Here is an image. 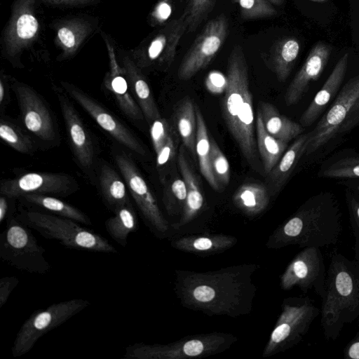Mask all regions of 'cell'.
I'll return each instance as SVG.
<instances>
[{
  "label": "cell",
  "instance_id": "41",
  "mask_svg": "<svg viewBox=\"0 0 359 359\" xmlns=\"http://www.w3.org/2000/svg\"><path fill=\"white\" fill-rule=\"evenodd\" d=\"M336 286L339 293L343 296H348L353 289V283L349 275L346 272L339 273L336 278Z\"/></svg>",
  "mask_w": 359,
  "mask_h": 359
},
{
  "label": "cell",
  "instance_id": "28",
  "mask_svg": "<svg viewBox=\"0 0 359 359\" xmlns=\"http://www.w3.org/2000/svg\"><path fill=\"white\" fill-rule=\"evenodd\" d=\"M110 237L122 247H126L129 235L138 227L137 218L131 203L121 207L104 222Z\"/></svg>",
  "mask_w": 359,
  "mask_h": 359
},
{
  "label": "cell",
  "instance_id": "24",
  "mask_svg": "<svg viewBox=\"0 0 359 359\" xmlns=\"http://www.w3.org/2000/svg\"><path fill=\"white\" fill-rule=\"evenodd\" d=\"M233 236L224 234L188 236L172 241V245L191 253H217L231 248L236 243Z\"/></svg>",
  "mask_w": 359,
  "mask_h": 359
},
{
  "label": "cell",
  "instance_id": "18",
  "mask_svg": "<svg viewBox=\"0 0 359 359\" xmlns=\"http://www.w3.org/2000/svg\"><path fill=\"white\" fill-rule=\"evenodd\" d=\"M310 132L296 137L286 149L276 166L268 174L270 189L275 194L280 190L303 154H305L310 138Z\"/></svg>",
  "mask_w": 359,
  "mask_h": 359
},
{
  "label": "cell",
  "instance_id": "49",
  "mask_svg": "<svg viewBox=\"0 0 359 359\" xmlns=\"http://www.w3.org/2000/svg\"><path fill=\"white\" fill-rule=\"evenodd\" d=\"M270 3L276 5H280L283 4L284 0H268Z\"/></svg>",
  "mask_w": 359,
  "mask_h": 359
},
{
  "label": "cell",
  "instance_id": "6",
  "mask_svg": "<svg viewBox=\"0 0 359 359\" xmlns=\"http://www.w3.org/2000/svg\"><path fill=\"white\" fill-rule=\"evenodd\" d=\"M84 299H72L34 311L22 325L14 339L11 353L15 358L29 352L45 334L62 325L90 305Z\"/></svg>",
  "mask_w": 359,
  "mask_h": 359
},
{
  "label": "cell",
  "instance_id": "1",
  "mask_svg": "<svg viewBox=\"0 0 359 359\" xmlns=\"http://www.w3.org/2000/svg\"><path fill=\"white\" fill-rule=\"evenodd\" d=\"M254 270L242 266L207 273L179 271L177 292L186 306L209 314L239 315L255 293L250 278Z\"/></svg>",
  "mask_w": 359,
  "mask_h": 359
},
{
  "label": "cell",
  "instance_id": "50",
  "mask_svg": "<svg viewBox=\"0 0 359 359\" xmlns=\"http://www.w3.org/2000/svg\"><path fill=\"white\" fill-rule=\"evenodd\" d=\"M311 1H313L315 2H325V1H327V0H311Z\"/></svg>",
  "mask_w": 359,
  "mask_h": 359
},
{
  "label": "cell",
  "instance_id": "15",
  "mask_svg": "<svg viewBox=\"0 0 359 359\" xmlns=\"http://www.w3.org/2000/svg\"><path fill=\"white\" fill-rule=\"evenodd\" d=\"M348 64V53H344L337 61L332 72L317 93L310 104L302 114L299 122L303 127L312 125L325 111L339 93Z\"/></svg>",
  "mask_w": 359,
  "mask_h": 359
},
{
  "label": "cell",
  "instance_id": "40",
  "mask_svg": "<svg viewBox=\"0 0 359 359\" xmlns=\"http://www.w3.org/2000/svg\"><path fill=\"white\" fill-rule=\"evenodd\" d=\"M18 283L19 279L15 276H4L0 279V309L6 304Z\"/></svg>",
  "mask_w": 359,
  "mask_h": 359
},
{
  "label": "cell",
  "instance_id": "11",
  "mask_svg": "<svg viewBox=\"0 0 359 359\" xmlns=\"http://www.w3.org/2000/svg\"><path fill=\"white\" fill-rule=\"evenodd\" d=\"M12 88L18 102L22 121L27 130L43 142H57L58 131L44 99L24 83H15Z\"/></svg>",
  "mask_w": 359,
  "mask_h": 359
},
{
  "label": "cell",
  "instance_id": "32",
  "mask_svg": "<svg viewBox=\"0 0 359 359\" xmlns=\"http://www.w3.org/2000/svg\"><path fill=\"white\" fill-rule=\"evenodd\" d=\"M163 203L170 215L182 212L186 198L187 187L183 179L173 177L163 183Z\"/></svg>",
  "mask_w": 359,
  "mask_h": 359
},
{
  "label": "cell",
  "instance_id": "14",
  "mask_svg": "<svg viewBox=\"0 0 359 359\" xmlns=\"http://www.w3.org/2000/svg\"><path fill=\"white\" fill-rule=\"evenodd\" d=\"M331 52V46L326 43L319 41L314 44L286 90L285 102L287 106L298 102L310 83L318 79L327 64Z\"/></svg>",
  "mask_w": 359,
  "mask_h": 359
},
{
  "label": "cell",
  "instance_id": "23",
  "mask_svg": "<svg viewBox=\"0 0 359 359\" xmlns=\"http://www.w3.org/2000/svg\"><path fill=\"white\" fill-rule=\"evenodd\" d=\"M255 133L257 151L264 171L268 175L286 151L287 142L276 139L267 132L258 111L255 120Z\"/></svg>",
  "mask_w": 359,
  "mask_h": 359
},
{
  "label": "cell",
  "instance_id": "21",
  "mask_svg": "<svg viewBox=\"0 0 359 359\" xmlns=\"http://www.w3.org/2000/svg\"><path fill=\"white\" fill-rule=\"evenodd\" d=\"M123 177L104 163L100 165L99 183L101 194L107 207L114 212L130 203Z\"/></svg>",
  "mask_w": 359,
  "mask_h": 359
},
{
  "label": "cell",
  "instance_id": "51",
  "mask_svg": "<svg viewBox=\"0 0 359 359\" xmlns=\"http://www.w3.org/2000/svg\"><path fill=\"white\" fill-rule=\"evenodd\" d=\"M357 214H358V216L359 217V204L357 206Z\"/></svg>",
  "mask_w": 359,
  "mask_h": 359
},
{
  "label": "cell",
  "instance_id": "26",
  "mask_svg": "<svg viewBox=\"0 0 359 359\" xmlns=\"http://www.w3.org/2000/svg\"><path fill=\"white\" fill-rule=\"evenodd\" d=\"M234 205L249 215L261 213L268 206L269 194L262 184L248 182L241 185L233 196Z\"/></svg>",
  "mask_w": 359,
  "mask_h": 359
},
{
  "label": "cell",
  "instance_id": "3",
  "mask_svg": "<svg viewBox=\"0 0 359 359\" xmlns=\"http://www.w3.org/2000/svg\"><path fill=\"white\" fill-rule=\"evenodd\" d=\"M16 217L43 238L56 240L65 248L94 252L117 253V250L107 238L72 219L41 210L22 209Z\"/></svg>",
  "mask_w": 359,
  "mask_h": 359
},
{
  "label": "cell",
  "instance_id": "16",
  "mask_svg": "<svg viewBox=\"0 0 359 359\" xmlns=\"http://www.w3.org/2000/svg\"><path fill=\"white\" fill-rule=\"evenodd\" d=\"M184 146L177 154V163L182 177L187 187V198L180 220L172 225L179 229L192 221L203 206L204 197L197 176L191 168L187 157Z\"/></svg>",
  "mask_w": 359,
  "mask_h": 359
},
{
  "label": "cell",
  "instance_id": "20",
  "mask_svg": "<svg viewBox=\"0 0 359 359\" xmlns=\"http://www.w3.org/2000/svg\"><path fill=\"white\" fill-rule=\"evenodd\" d=\"M299 50V42L294 37L283 38L273 45L266 63L280 81H285L290 74Z\"/></svg>",
  "mask_w": 359,
  "mask_h": 359
},
{
  "label": "cell",
  "instance_id": "29",
  "mask_svg": "<svg viewBox=\"0 0 359 359\" xmlns=\"http://www.w3.org/2000/svg\"><path fill=\"white\" fill-rule=\"evenodd\" d=\"M196 113L197 118L196 153L200 171L210 186L215 191H219L212 170L210 137L208 135L205 119L198 106H196Z\"/></svg>",
  "mask_w": 359,
  "mask_h": 359
},
{
  "label": "cell",
  "instance_id": "35",
  "mask_svg": "<svg viewBox=\"0 0 359 359\" xmlns=\"http://www.w3.org/2000/svg\"><path fill=\"white\" fill-rule=\"evenodd\" d=\"M216 0H189L184 10L187 31L193 32L206 19L215 6Z\"/></svg>",
  "mask_w": 359,
  "mask_h": 359
},
{
  "label": "cell",
  "instance_id": "38",
  "mask_svg": "<svg viewBox=\"0 0 359 359\" xmlns=\"http://www.w3.org/2000/svg\"><path fill=\"white\" fill-rule=\"evenodd\" d=\"M173 130L168 121L159 118L154 121L150 125V135L154 150L156 154L165 144Z\"/></svg>",
  "mask_w": 359,
  "mask_h": 359
},
{
  "label": "cell",
  "instance_id": "44",
  "mask_svg": "<svg viewBox=\"0 0 359 359\" xmlns=\"http://www.w3.org/2000/svg\"><path fill=\"white\" fill-rule=\"evenodd\" d=\"M60 41L67 48H72L75 44V36L73 32L67 27H62L58 31Z\"/></svg>",
  "mask_w": 359,
  "mask_h": 359
},
{
  "label": "cell",
  "instance_id": "48",
  "mask_svg": "<svg viewBox=\"0 0 359 359\" xmlns=\"http://www.w3.org/2000/svg\"><path fill=\"white\" fill-rule=\"evenodd\" d=\"M348 354L353 359H359V342H356L351 346Z\"/></svg>",
  "mask_w": 359,
  "mask_h": 359
},
{
  "label": "cell",
  "instance_id": "39",
  "mask_svg": "<svg viewBox=\"0 0 359 359\" xmlns=\"http://www.w3.org/2000/svg\"><path fill=\"white\" fill-rule=\"evenodd\" d=\"M17 34L24 39L32 38L39 27L37 20L30 14L22 15L17 21Z\"/></svg>",
  "mask_w": 359,
  "mask_h": 359
},
{
  "label": "cell",
  "instance_id": "46",
  "mask_svg": "<svg viewBox=\"0 0 359 359\" xmlns=\"http://www.w3.org/2000/svg\"><path fill=\"white\" fill-rule=\"evenodd\" d=\"M172 7L170 4L167 1H163L157 7V18L160 20H165L170 15Z\"/></svg>",
  "mask_w": 359,
  "mask_h": 359
},
{
  "label": "cell",
  "instance_id": "9",
  "mask_svg": "<svg viewBox=\"0 0 359 359\" xmlns=\"http://www.w3.org/2000/svg\"><path fill=\"white\" fill-rule=\"evenodd\" d=\"M79 189V184L71 175L63 172H28L13 179L1 181V195L11 199L28 194L68 196Z\"/></svg>",
  "mask_w": 359,
  "mask_h": 359
},
{
  "label": "cell",
  "instance_id": "42",
  "mask_svg": "<svg viewBox=\"0 0 359 359\" xmlns=\"http://www.w3.org/2000/svg\"><path fill=\"white\" fill-rule=\"evenodd\" d=\"M359 123V97L355 101L339 132H346Z\"/></svg>",
  "mask_w": 359,
  "mask_h": 359
},
{
  "label": "cell",
  "instance_id": "17",
  "mask_svg": "<svg viewBox=\"0 0 359 359\" xmlns=\"http://www.w3.org/2000/svg\"><path fill=\"white\" fill-rule=\"evenodd\" d=\"M187 30L186 13L168 23L162 32L150 43L148 57L151 60L161 57L162 62L170 65L176 54L177 45Z\"/></svg>",
  "mask_w": 359,
  "mask_h": 359
},
{
  "label": "cell",
  "instance_id": "7",
  "mask_svg": "<svg viewBox=\"0 0 359 359\" xmlns=\"http://www.w3.org/2000/svg\"><path fill=\"white\" fill-rule=\"evenodd\" d=\"M114 159L146 224L157 234L165 233L169 228L168 222L132 158L124 151H117L114 153Z\"/></svg>",
  "mask_w": 359,
  "mask_h": 359
},
{
  "label": "cell",
  "instance_id": "43",
  "mask_svg": "<svg viewBox=\"0 0 359 359\" xmlns=\"http://www.w3.org/2000/svg\"><path fill=\"white\" fill-rule=\"evenodd\" d=\"M303 222L301 218L296 217L290 219L283 227V233L290 237L298 236L302 229Z\"/></svg>",
  "mask_w": 359,
  "mask_h": 359
},
{
  "label": "cell",
  "instance_id": "5",
  "mask_svg": "<svg viewBox=\"0 0 359 359\" xmlns=\"http://www.w3.org/2000/svg\"><path fill=\"white\" fill-rule=\"evenodd\" d=\"M233 336L211 333L184 338L168 344L135 343L125 348L124 359H182L203 357L223 351Z\"/></svg>",
  "mask_w": 359,
  "mask_h": 359
},
{
  "label": "cell",
  "instance_id": "8",
  "mask_svg": "<svg viewBox=\"0 0 359 359\" xmlns=\"http://www.w3.org/2000/svg\"><path fill=\"white\" fill-rule=\"evenodd\" d=\"M229 21L220 14L205 25L184 55L177 71L180 80H189L216 56L228 35Z\"/></svg>",
  "mask_w": 359,
  "mask_h": 359
},
{
  "label": "cell",
  "instance_id": "4",
  "mask_svg": "<svg viewBox=\"0 0 359 359\" xmlns=\"http://www.w3.org/2000/svg\"><path fill=\"white\" fill-rule=\"evenodd\" d=\"M31 230L16 216L8 217L0 234V259L18 270L43 275L51 265Z\"/></svg>",
  "mask_w": 359,
  "mask_h": 359
},
{
  "label": "cell",
  "instance_id": "47",
  "mask_svg": "<svg viewBox=\"0 0 359 359\" xmlns=\"http://www.w3.org/2000/svg\"><path fill=\"white\" fill-rule=\"evenodd\" d=\"M9 91L6 86V83H4L2 80L0 81V105L1 109L6 107V105L8 103Z\"/></svg>",
  "mask_w": 359,
  "mask_h": 359
},
{
  "label": "cell",
  "instance_id": "34",
  "mask_svg": "<svg viewBox=\"0 0 359 359\" xmlns=\"http://www.w3.org/2000/svg\"><path fill=\"white\" fill-rule=\"evenodd\" d=\"M211 165L213 175L222 191L229 184L230 180V168L229 161L221 151L214 139L210 138Z\"/></svg>",
  "mask_w": 359,
  "mask_h": 359
},
{
  "label": "cell",
  "instance_id": "45",
  "mask_svg": "<svg viewBox=\"0 0 359 359\" xmlns=\"http://www.w3.org/2000/svg\"><path fill=\"white\" fill-rule=\"evenodd\" d=\"M8 198L1 195L0 197V224L6 221L8 217L12 216L9 212Z\"/></svg>",
  "mask_w": 359,
  "mask_h": 359
},
{
  "label": "cell",
  "instance_id": "36",
  "mask_svg": "<svg viewBox=\"0 0 359 359\" xmlns=\"http://www.w3.org/2000/svg\"><path fill=\"white\" fill-rule=\"evenodd\" d=\"M237 4L241 15L244 19L269 18L277 13L275 8L268 0H231Z\"/></svg>",
  "mask_w": 359,
  "mask_h": 359
},
{
  "label": "cell",
  "instance_id": "37",
  "mask_svg": "<svg viewBox=\"0 0 359 359\" xmlns=\"http://www.w3.org/2000/svg\"><path fill=\"white\" fill-rule=\"evenodd\" d=\"M173 132H172L165 144L156 154V168L162 183L167 179V169L177 154V143Z\"/></svg>",
  "mask_w": 359,
  "mask_h": 359
},
{
  "label": "cell",
  "instance_id": "10",
  "mask_svg": "<svg viewBox=\"0 0 359 359\" xmlns=\"http://www.w3.org/2000/svg\"><path fill=\"white\" fill-rule=\"evenodd\" d=\"M359 97V73L339 91L330 109L310 132L305 154H311L326 144L338 133Z\"/></svg>",
  "mask_w": 359,
  "mask_h": 359
},
{
  "label": "cell",
  "instance_id": "2",
  "mask_svg": "<svg viewBox=\"0 0 359 359\" xmlns=\"http://www.w3.org/2000/svg\"><path fill=\"white\" fill-rule=\"evenodd\" d=\"M222 111L226 127L243 156L254 169L257 170L259 163L248 65L245 54L238 46L232 49L228 58Z\"/></svg>",
  "mask_w": 359,
  "mask_h": 359
},
{
  "label": "cell",
  "instance_id": "13",
  "mask_svg": "<svg viewBox=\"0 0 359 359\" xmlns=\"http://www.w3.org/2000/svg\"><path fill=\"white\" fill-rule=\"evenodd\" d=\"M53 91L59 102L74 156L83 172L90 175L95 154L89 131L65 90L55 87Z\"/></svg>",
  "mask_w": 359,
  "mask_h": 359
},
{
  "label": "cell",
  "instance_id": "33",
  "mask_svg": "<svg viewBox=\"0 0 359 359\" xmlns=\"http://www.w3.org/2000/svg\"><path fill=\"white\" fill-rule=\"evenodd\" d=\"M320 176L330 178H359V156L334 161L320 170Z\"/></svg>",
  "mask_w": 359,
  "mask_h": 359
},
{
  "label": "cell",
  "instance_id": "12",
  "mask_svg": "<svg viewBox=\"0 0 359 359\" xmlns=\"http://www.w3.org/2000/svg\"><path fill=\"white\" fill-rule=\"evenodd\" d=\"M62 88L101 127L118 143L140 156L147 150L140 140L117 117L83 90L68 83Z\"/></svg>",
  "mask_w": 359,
  "mask_h": 359
},
{
  "label": "cell",
  "instance_id": "52",
  "mask_svg": "<svg viewBox=\"0 0 359 359\" xmlns=\"http://www.w3.org/2000/svg\"><path fill=\"white\" fill-rule=\"evenodd\" d=\"M357 189H358V190L359 191V186L358 187V188H357Z\"/></svg>",
  "mask_w": 359,
  "mask_h": 359
},
{
  "label": "cell",
  "instance_id": "22",
  "mask_svg": "<svg viewBox=\"0 0 359 359\" xmlns=\"http://www.w3.org/2000/svg\"><path fill=\"white\" fill-rule=\"evenodd\" d=\"M173 121L183 146L195 158L197 118L196 106L189 96L183 97L177 103L173 111Z\"/></svg>",
  "mask_w": 359,
  "mask_h": 359
},
{
  "label": "cell",
  "instance_id": "27",
  "mask_svg": "<svg viewBox=\"0 0 359 359\" xmlns=\"http://www.w3.org/2000/svg\"><path fill=\"white\" fill-rule=\"evenodd\" d=\"M106 87L128 118L135 121L144 120V114L129 89L127 80L118 71L112 72L109 81L106 82Z\"/></svg>",
  "mask_w": 359,
  "mask_h": 359
},
{
  "label": "cell",
  "instance_id": "31",
  "mask_svg": "<svg viewBox=\"0 0 359 359\" xmlns=\"http://www.w3.org/2000/svg\"><path fill=\"white\" fill-rule=\"evenodd\" d=\"M0 137L15 151L31 154L35 151L32 140L17 124L6 117L0 120Z\"/></svg>",
  "mask_w": 359,
  "mask_h": 359
},
{
  "label": "cell",
  "instance_id": "19",
  "mask_svg": "<svg viewBox=\"0 0 359 359\" xmlns=\"http://www.w3.org/2000/svg\"><path fill=\"white\" fill-rule=\"evenodd\" d=\"M257 111L267 132L276 139L289 142L303 134L304 127L285 116L268 102H259Z\"/></svg>",
  "mask_w": 359,
  "mask_h": 359
},
{
  "label": "cell",
  "instance_id": "30",
  "mask_svg": "<svg viewBox=\"0 0 359 359\" xmlns=\"http://www.w3.org/2000/svg\"><path fill=\"white\" fill-rule=\"evenodd\" d=\"M299 317V309L285 307L265 346L264 357L271 355L290 336Z\"/></svg>",
  "mask_w": 359,
  "mask_h": 359
},
{
  "label": "cell",
  "instance_id": "25",
  "mask_svg": "<svg viewBox=\"0 0 359 359\" xmlns=\"http://www.w3.org/2000/svg\"><path fill=\"white\" fill-rule=\"evenodd\" d=\"M27 203L31 204L45 212L69 218L81 224L91 225L90 217L81 210L54 196L28 194L20 197Z\"/></svg>",
  "mask_w": 359,
  "mask_h": 359
}]
</instances>
